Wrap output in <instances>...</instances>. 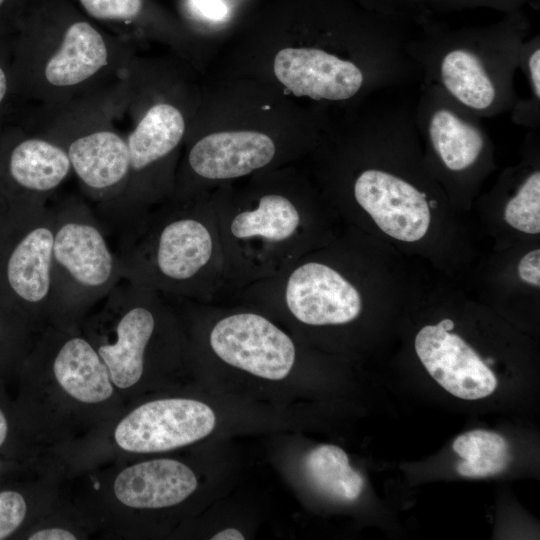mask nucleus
<instances>
[{
    "label": "nucleus",
    "mask_w": 540,
    "mask_h": 540,
    "mask_svg": "<svg viewBox=\"0 0 540 540\" xmlns=\"http://www.w3.org/2000/svg\"><path fill=\"white\" fill-rule=\"evenodd\" d=\"M6 91H7V78L3 69L0 67V103L3 100L6 94Z\"/></svg>",
    "instance_id": "nucleus-34"
},
{
    "label": "nucleus",
    "mask_w": 540,
    "mask_h": 540,
    "mask_svg": "<svg viewBox=\"0 0 540 540\" xmlns=\"http://www.w3.org/2000/svg\"><path fill=\"white\" fill-rule=\"evenodd\" d=\"M93 18L103 21H131L143 9V0H79Z\"/></svg>",
    "instance_id": "nucleus-26"
},
{
    "label": "nucleus",
    "mask_w": 540,
    "mask_h": 540,
    "mask_svg": "<svg viewBox=\"0 0 540 540\" xmlns=\"http://www.w3.org/2000/svg\"><path fill=\"white\" fill-rule=\"evenodd\" d=\"M123 235L122 279L158 293L195 294L214 259L212 226L191 197Z\"/></svg>",
    "instance_id": "nucleus-5"
},
{
    "label": "nucleus",
    "mask_w": 540,
    "mask_h": 540,
    "mask_svg": "<svg viewBox=\"0 0 540 540\" xmlns=\"http://www.w3.org/2000/svg\"><path fill=\"white\" fill-rule=\"evenodd\" d=\"M197 484L195 474L185 464L173 459H155L121 471L114 481V493L128 507L157 509L184 501Z\"/></svg>",
    "instance_id": "nucleus-18"
},
{
    "label": "nucleus",
    "mask_w": 540,
    "mask_h": 540,
    "mask_svg": "<svg viewBox=\"0 0 540 540\" xmlns=\"http://www.w3.org/2000/svg\"><path fill=\"white\" fill-rule=\"evenodd\" d=\"M26 514L27 503L20 492L0 491V540L7 539L19 529Z\"/></svg>",
    "instance_id": "nucleus-27"
},
{
    "label": "nucleus",
    "mask_w": 540,
    "mask_h": 540,
    "mask_svg": "<svg viewBox=\"0 0 540 540\" xmlns=\"http://www.w3.org/2000/svg\"><path fill=\"white\" fill-rule=\"evenodd\" d=\"M53 208L24 202L0 209V294L21 313L50 311Z\"/></svg>",
    "instance_id": "nucleus-7"
},
{
    "label": "nucleus",
    "mask_w": 540,
    "mask_h": 540,
    "mask_svg": "<svg viewBox=\"0 0 540 540\" xmlns=\"http://www.w3.org/2000/svg\"><path fill=\"white\" fill-rule=\"evenodd\" d=\"M212 540H243V534L235 528H227L216 533Z\"/></svg>",
    "instance_id": "nucleus-31"
},
{
    "label": "nucleus",
    "mask_w": 540,
    "mask_h": 540,
    "mask_svg": "<svg viewBox=\"0 0 540 540\" xmlns=\"http://www.w3.org/2000/svg\"><path fill=\"white\" fill-rule=\"evenodd\" d=\"M414 118L420 140L447 174L466 175L474 171L490 152V139L482 118L436 84L419 85Z\"/></svg>",
    "instance_id": "nucleus-8"
},
{
    "label": "nucleus",
    "mask_w": 540,
    "mask_h": 540,
    "mask_svg": "<svg viewBox=\"0 0 540 540\" xmlns=\"http://www.w3.org/2000/svg\"><path fill=\"white\" fill-rule=\"evenodd\" d=\"M454 322L443 319L424 326L415 337V351L430 376L447 392L465 400L491 395L498 381L475 350L451 333Z\"/></svg>",
    "instance_id": "nucleus-15"
},
{
    "label": "nucleus",
    "mask_w": 540,
    "mask_h": 540,
    "mask_svg": "<svg viewBox=\"0 0 540 540\" xmlns=\"http://www.w3.org/2000/svg\"><path fill=\"white\" fill-rule=\"evenodd\" d=\"M452 448L462 458L457 471L464 477L483 478L499 474L512 459L506 439L483 429L457 436Z\"/></svg>",
    "instance_id": "nucleus-22"
},
{
    "label": "nucleus",
    "mask_w": 540,
    "mask_h": 540,
    "mask_svg": "<svg viewBox=\"0 0 540 540\" xmlns=\"http://www.w3.org/2000/svg\"><path fill=\"white\" fill-rule=\"evenodd\" d=\"M505 221L527 234L540 232V171L528 172L504 209Z\"/></svg>",
    "instance_id": "nucleus-24"
},
{
    "label": "nucleus",
    "mask_w": 540,
    "mask_h": 540,
    "mask_svg": "<svg viewBox=\"0 0 540 540\" xmlns=\"http://www.w3.org/2000/svg\"><path fill=\"white\" fill-rule=\"evenodd\" d=\"M158 294L121 279L104 299V307L114 316L115 340L96 349L118 388L133 386L143 374L146 350L156 329Z\"/></svg>",
    "instance_id": "nucleus-10"
},
{
    "label": "nucleus",
    "mask_w": 540,
    "mask_h": 540,
    "mask_svg": "<svg viewBox=\"0 0 540 540\" xmlns=\"http://www.w3.org/2000/svg\"><path fill=\"white\" fill-rule=\"evenodd\" d=\"M518 69L527 80L529 96L519 98L510 110L512 121L521 126L536 129L540 126V36L525 40L521 48Z\"/></svg>",
    "instance_id": "nucleus-23"
},
{
    "label": "nucleus",
    "mask_w": 540,
    "mask_h": 540,
    "mask_svg": "<svg viewBox=\"0 0 540 540\" xmlns=\"http://www.w3.org/2000/svg\"><path fill=\"white\" fill-rule=\"evenodd\" d=\"M29 540H75L73 533L62 528L39 530L28 537Z\"/></svg>",
    "instance_id": "nucleus-30"
},
{
    "label": "nucleus",
    "mask_w": 540,
    "mask_h": 540,
    "mask_svg": "<svg viewBox=\"0 0 540 540\" xmlns=\"http://www.w3.org/2000/svg\"><path fill=\"white\" fill-rule=\"evenodd\" d=\"M0 470H1V461H0Z\"/></svg>",
    "instance_id": "nucleus-36"
},
{
    "label": "nucleus",
    "mask_w": 540,
    "mask_h": 540,
    "mask_svg": "<svg viewBox=\"0 0 540 540\" xmlns=\"http://www.w3.org/2000/svg\"><path fill=\"white\" fill-rule=\"evenodd\" d=\"M413 9L426 14L460 12L468 9L487 8L509 14L530 6L539 7V0H402Z\"/></svg>",
    "instance_id": "nucleus-25"
},
{
    "label": "nucleus",
    "mask_w": 540,
    "mask_h": 540,
    "mask_svg": "<svg viewBox=\"0 0 540 540\" xmlns=\"http://www.w3.org/2000/svg\"><path fill=\"white\" fill-rule=\"evenodd\" d=\"M216 423L213 410L193 399H160L129 413L114 431L116 443L135 453L163 452L209 435Z\"/></svg>",
    "instance_id": "nucleus-11"
},
{
    "label": "nucleus",
    "mask_w": 540,
    "mask_h": 540,
    "mask_svg": "<svg viewBox=\"0 0 540 540\" xmlns=\"http://www.w3.org/2000/svg\"><path fill=\"white\" fill-rule=\"evenodd\" d=\"M305 471L320 492L339 501H354L363 490V477L336 445L325 444L311 450L305 458Z\"/></svg>",
    "instance_id": "nucleus-21"
},
{
    "label": "nucleus",
    "mask_w": 540,
    "mask_h": 540,
    "mask_svg": "<svg viewBox=\"0 0 540 540\" xmlns=\"http://www.w3.org/2000/svg\"><path fill=\"white\" fill-rule=\"evenodd\" d=\"M52 313H78L104 300L122 279L118 254L98 216L82 200L53 208Z\"/></svg>",
    "instance_id": "nucleus-6"
},
{
    "label": "nucleus",
    "mask_w": 540,
    "mask_h": 540,
    "mask_svg": "<svg viewBox=\"0 0 540 540\" xmlns=\"http://www.w3.org/2000/svg\"><path fill=\"white\" fill-rule=\"evenodd\" d=\"M296 32L233 43L223 76L270 84L329 114L381 92L413 89L422 74L407 46L417 23L358 0H314Z\"/></svg>",
    "instance_id": "nucleus-1"
},
{
    "label": "nucleus",
    "mask_w": 540,
    "mask_h": 540,
    "mask_svg": "<svg viewBox=\"0 0 540 540\" xmlns=\"http://www.w3.org/2000/svg\"><path fill=\"white\" fill-rule=\"evenodd\" d=\"M4 0H0V6L3 4Z\"/></svg>",
    "instance_id": "nucleus-35"
},
{
    "label": "nucleus",
    "mask_w": 540,
    "mask_h": 540,
    "mask_svg": "<svg viewBox=\"0 0 540 540\" xmlns=\"http://www.w3.org/2000/svg\"><path fill=\"white\" fill-rule=\"evenodd\" d=\"M7 169L11 181L21 191L9 204L47 203L72 173L65 148L52 138L38 137L22 140L12 149Z\"/></svg>",
    "instance_id": "nucleus-19"
},
{
    "label": "nucleus",
    "mask_w": 540,
    "mask_h": 540,
    "mask_svg": "<svg viewBox=\"0 0 540 540\" xmlns=\"http://www.w3.org/2000/svg\"><path fill=\"white\" fill-rule=\"evenodd\" d=\"M271 170L256 174L246 201L227 222L231 242L248 250L272 251L288 246L299 234L302 216L294 195Z\"/></svg>",
    "instance_id": "nucleus-13"
},
{
    "label": "nucleus",
    "mask_w": 540,
    "mask_h": 540,
    "mask_svg": "<svg viewBox=\"0 0 540 540\" xmlns=\"http://www.w3.org/2000/svg\"><path fill=\"white\" fill-rule=\"evenodd\" d=\"M521 280L533 286H540V250L535 249L525 254L518 264Z\"/></svg>",
    "instance_id": "nucleus-29"
},
{
    "label": "nucleus",
    "mask_w": 540,
    "mask_h": 540,
    "mask_svg": "<svg viewBox=\"0 0 540 540\" xmlns=\"http://www.w3.org/2000/svg\"><path fill=\"white\" fill-rule=\"evenodd\" d=\"M54 140L65 148L72 172L83 191L96 202L104 219L128 181L130 160L126 139L108 127H94Z\"/></svg>",
    "instance_id": "nucleus-14"
},
{
    "label": "nucleus",
    "mask_w": 540,
    "mask_h": 540,
    "mask_svg": "<svg viewBox=\"0 0 540 540\" xmlns=\"http://www.w3.org/2000/svg\"><path fill=\"white\" fill-rule=\"evenodd\" d=\"M185 82L156 85V92L142 109L127 135L130 172L118 201L104 218L123 233L147 216L148 207L175 190L174 166L191 120L201 88Z\"/></svg>",
    "instance_id": "nucleus-4"
},
{
    "label": "nucleus",
    "mask_w": 540,
    "mask_h": 540,
    "mask_svg": "<svg viewBox=\"0 0 540 540\" xmlns=\"http://www.w3.org/2000/svg\"><path fill=\"white\" fill-rule=\"evenodd\" d=\"M16 311L15 309H13L7 302L6 300L2 297V295L0 294V327H1V323L3 322V318H5L6 314L9 313L10 311Z\"/></svg>",
    "instance_id": "nucleus-33"
},
{
    "label": "nucleus",
    "mask_w": 540,
    "mask_h": 540,
    "mask_svg": "<svg viewBox=\"0 0 540 540\" xmlns=\"http://www.w3.org/2000/svg\"><path fill=\"white\" fill-rule=\"evenodd\" d=\"M10 432V424L8 421V418L3 410V408L0 406V448H2L9 436Z\"/></svg>",
    "instance_id": "nucleus-32"
},
{
    "label": "nucleus",
    "mask_w": 540,
    "mask_h": 540,
    "mask_svg": "<svg viewBox=\"0 0 540 540\" xmlns=\"http://www.w3.org/2000/svg\"><path fill=\"white\" fill-rule=\"evenodd\" d=\"M55 379L72 398L99 403L113 394L108 368L96 348L83 337L68 338L52 363Z\"/></svg>",
    "instance_id": "nucleus-20"
},
{
    "label": "nucleus",
    "mask_w": 540,
    "mask_h": 540,
    "mask_svg": "<svg viewBox=\"0 0 540 540\" xmlns=\"http://www.w3.org/2000/svg\"><path fill=\"white\" fill-rule=\"evenodd\" d=\"M531 30L523 10L482 26L451 28L432 16L417 26L407 50L422 82L438 85L480 118L510 112L518 99L515 72Z\"/></svg>",
    "instance_id": "nucleus-3"
},
{
    "label": "nucleus",
    "mask_w": 540,
    "mask_h": 540,
    "mask_svg": "<svg viewBox=\"0 0 540 540\" xmlns=\"http://www.w3.org/2000/svg\"><path fill=\"white\" fill-rule=\"evenodd\" d=\"M284 298L291 314L312 326L346 324L362 310L357 288L334 268L314 261L290 272Z\"/></svg>",
    "instance_id": "nucleus-16"
},
{
    "label": "nucleus",
    "mask_w": 540,
    "mask_h": 540,
    "mask_svg": "<svg viewBox=\"0 0 540 540\" xmlns=\"http://www.w3.org/2000/svg\"><path fill=\"white\" fill-rule=\"evenodd\" d=\"M329 120V113L263 81L222 75L201 88L185 138L184 175L227 183L274 170L293 153L315 148Z\"/></svg>",
    "instance_id": "nucleus-2"
},
{
    "label": "nucleus",
    "mask_w": 540,
    "mask_h": 540,
    "mask_svg": "<svg viewBox=\"0 0 540 540\" xmlns=\"http://www.w3.org/2000/svg\"><path fill=\"white\" fill-rule=\"evenodd\" d=\"M209 340L225 363L261 378L284 379L295 362L291 338L259 314L243 312L221 319Z\"/></svg>",
    "instance_id": "nucleus-12"
},
{
    "label": "nucleus",
    "mask_w": 540,
    "mask_h": 540,
    "mask_svg": "<svg viewBox=\"0 0 540 540\" xmlns=\"http://www.w3.org/2000/svg\"><path fill=\"white\" fill-rule=\"evenodd\" d=\"M351 174L354 200L384 233L404 242L425 236L431 221L425 190L384 164H359Z\"/></svg>",
    "instance_id": "nucleus-9"
},
{
    "label": "nucleus",
    "mask_w": 540,
    "mask_h": 540,
    "mask_svg": "<svg viewBox=\"0 0 540 540\" xmlns=\"http://www.w3.org/2000/svg\"><path fill=\"white\" fill-rule=\"evenodd\" d=\"M111 48L103 34L84 20L70 23L43 55V83L53 91L77 87L110 63Z\"/></svg>",
    "instance_id": "nucleus-17"
},
{
    "label": "nucleus",
    "mask_w": 540,
    "mask_h": 540,
    "mask_svg": "<svg viewBox=\"0 0 540 540\" xmlns=\"http://www.w3.org/2000/svg\"><path fill=\"white\" fill-rule=\"evenodd\" d=\"M197 13L210 22H222L229 16V7L224 0H191Z\"/></svg>",
    "instance_id": "nucleus-28"
}]
</instances>
